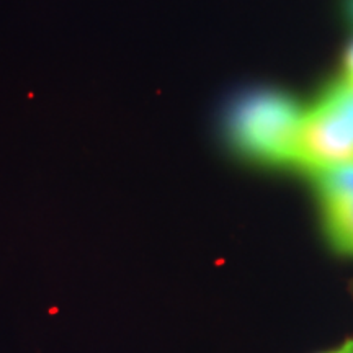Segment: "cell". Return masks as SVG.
<instances>
[{
    "instance_id": "6da1fadb",
    "label": "cell",
    "mask_w": 353,
    "mask_h": 353,
    "mask_svg": "<svg viewBox=\"0 0 353 353\" xmlns=\"http://www.w3.org/2000/svg\"><path fill=\"white\" fill-rule=\"evenodd\" d=\"M304 112L280 92H257L237 101L228 117V138L244 156L268 164H298Z\"/></svg>"
},
{
    "instance_id": "5b68a950",
    "label": "cell",
    "mask_w": 353,
    "mask_h": 353,
    "mask_svg": "<svg viewBox=\"0 0 353 353\" xmlns=\"http://www.w3.org/2000/svg\"><path fill=\"white\" fill-rule=\"evenodd\" d=\"M345 79L348 82L353 83V44L350 46V50L347 52V59H345Z\"/></svg>"
},
{
    "instance_id": "7a4b0ae2",
    "label": "cell",
    "mask_w": 353,
    "mask_h": 353,
    "mask_svg": "<svg viewBox=\"0 0 353 353\" xmlns=\"http://www.w3.org/2000/svg\"><path fill=\"white\" fill-rule=\"evenodd\" d=\"M353 161V83L337 82L304 112L298 164L304 170Z\"/></svg>"
},
{
    "instance_id": "8992f818",
    "label": "cell",
    "mask_w": 353,
    "mask_h": 353,
    "mask_svg": "<svg viewBox=\"0 0 353 353\" xmlns=\"http://www.w3.org/2000/svg\"><path fill=\"white\" fill-rule=\"evenodd\" d=\"M327 353H353V341L347 342L345 345H342L341 348H337V350H334V352H327Z\"/></svg>"
},
{
    "instance_id": "3957f363",
    "label": "cell",
    "mask_w": 353,
    "mask_h": 353,
    "mask_svg": "<svg viewBox=\"0 0 353 353\" xmlns=\"http://www.w3.org/2000/svg\"><path fill=\"white\" fill-rule=\"evenodd\" d=\"M324 205L353 196V161L307 170Z\"/></svg>"
},
{
    "instance_id": "277c9868",
    "label": "cell",
    "mask_w": 353,
    "mask_h": 353,
    "mask_svg": "<svg viewBox=\"0 0 353 353\" xmlns=\"http://www.w3.org/2000/svg\"><path fill=\"white\" fill-rule=\"evenodd\" d=\"M325 229L337 250L353 255V196L324 205Z\"/></svg>"
},
{
    "instance_id": "52a82bcc",
    "label": "cell",
    "mask_w": 353,
    "mask_h": 353,
    "mask_svg": "<svg viewBox=\"0 0 353 353\" xmlns=\"http://www.w3.org/2000/svg\"><path fill=\"white\" fill-rule=\"evenodd\" d=\"M350 12H352V17H353V0H350Z\"/></svg>"
}]
</instances>
